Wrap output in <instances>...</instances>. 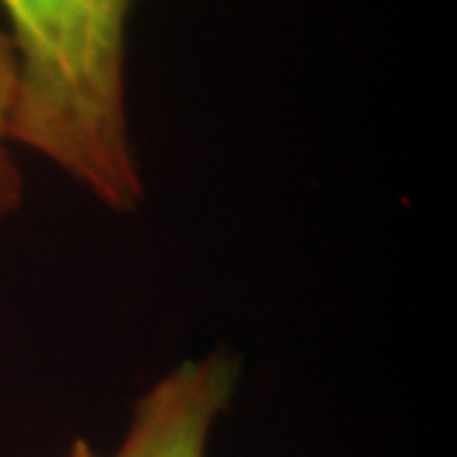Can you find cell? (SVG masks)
Returning <instances> with one entry per match:
<instances>
[{
    "label": "cell",
    "instance_id": "obj_1",
    "mask_svg": "<svg viewBox=\"0 0 457 457\" xmlns=\"http://www.w3.org/2000/svg\"><path fill=\"white\" fill-rule=\"evenodd\" d=\"M132 5L0 0L18 69L11 143L44 155L112 212L143 201L128 120Z\"/></svg>",
    "mask_w": 457,
    "mask_h": 457
},
{
    "label": "cell",
    "instance_id": "obj_2",
    "mask_svg": "<svg viewBox=\"0 0 457 457\" xmlns=\"http://www.w3.org/2000/svg\"><path fill=\"white\" fill-rule=\"evenodd\" d=\"M237 374L224 351L183 361L137 402L114 457H206L213 420L227 409Z\"/></svg>",
    "mask_w": 457,
    "mask_h": 457
},
{
    "label": "cell",
    "instance_id": "obj_3",
    "mask_svg": "<svg viewBox=\"0 0 457 457\" xmlns=\"http://www.w3.org/2000/svg\"><path fill=\"white\" fill-rule=\"evenodd\" d=\"M16 84L18 69L13 44L5 29L0 26V219L18 209L21 191H23L21 173L8 153V143H11L8 130H11V114L16 104Z\"/></svg>",
    "mask_w": 457,
    "mask_h": 457
},
{
    "label": "cell",
    "instance_id": "obj_4",
    "mask_svg": "<svg viewBox=\"0 0 457 457\" xmlns=\"http://www.w3.org/2000/svg\"><path fill=\"white\" fill-rule=\"evenodd\" d=\"M66 457H99L92 447H89V442L84 440H77L71 447H69V453Z\"/></svg>",
    "mask_w": 457,
    "mask_h": 457
}]
</instances>
